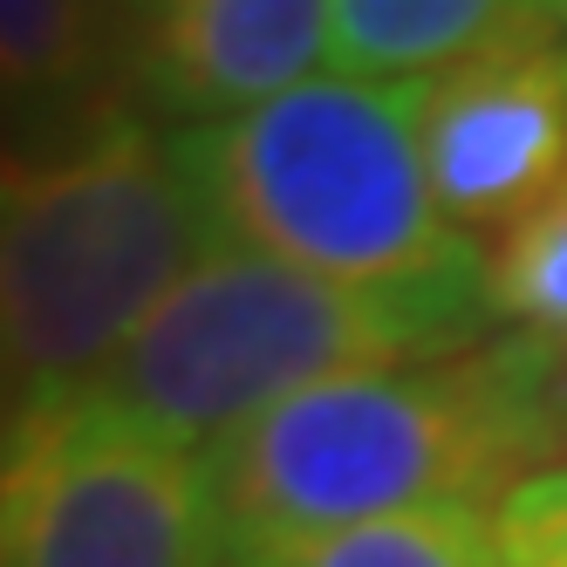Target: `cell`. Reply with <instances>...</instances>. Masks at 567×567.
Wrapping results in <instances>:
<instances>
[{
    "mask_svg": "<svg viewBox=\"0 0 567 567\" xmlns=\"http://www.w3.org/2000/svg\"><path fill=\"white\" fill-rule=\"evenodd\" d=\"M206 452L165 444L90 396L14 411L0 472V567H226Z\"/></svg>",
    "mask_w": 567,
    "mask_h": 567,
    "instance_id": "5",
    "label": "cell"
},
{
    "mask_svg": "<svg viewBox=\"0 0 567 567\" xmlns=\"http://www.w3.org/2000/svg\"><path fill=\"white\" fill-rule=\"evenodd\" d=\"M103 62L96 0H0V110H83Z\"/></svg>",
    "mask_w": 567,
    "mask_h": 567,
    "instance_id": "10",
    "label": "cell"
},
{
    "mask_svg": "<svg viewBox=\"0 0 567 567\" xmlns=\"http://www.w3.org/2000/svg\"><path fill=\"white\" fill-rule=\"evenodd\" d=\"M567 349L499 336L472 355L349 370L206 452L226 547L254 554L362 519L478 506L567 452Z\"/></svg>",
    "mask_w": 567,
    "mask_h": 567,
    "instance_id": "1",
    "label": "cell"
},
{
    "mask_svg": "<svg viewBox=\"0 0 567 567\" xmlns=\"http://www.w3.org/2000/svg\"><path fill=\"white\" fill-rule=\"evenodd\" d=\"M560 28H567V0H560Z\"/></svg>",
    "mask_w": 567,
    "mask_h": 567,
    "instance_id": "16",
    "label": "cell"
},
{
    "mask_svg": "<svg viewBox=\"0 0 567 567\" xmlns=\"http://www.w3.org/2000/svg\"><path fill=\"white\" fill-rule=\"evenodd\" d=\"M493 280L349 288L247 247H219L75 396L165 444L213 452L239 424L329 377L472 355L493 342Z\"/></svg>",
    "mask_w": 567,
    "mask_h": 567,
    "instance_id": "2",
    "label": "cell"
},
{
    "mask_svg": "<svg viewBox=\"0 0 567 567\" xmlns=\"http://www.w3.org/2000/svg\"><path fill=\"white\" fill-rule=\"evenodd\" d=\"M534 34H567L560 0H336V75L424 83Z\"/></svg>",
    "mask_w": 567,
    "mask_h": 567,
    "instance_id": "8",
    "label": "cell"
},
{
    "mask_svg": "<svg viewBox=\"0 0 567 567\" xmlns=\"http://www.w3.org/2000/svg\"><path fill=\"white\" fill-rule=\"evenodd\" d=\"M226 239L172 137L103 116L21 165L0 206V396L28 411L90 390L178 280Z\"/></svg>",
    "mask_w": 567,
    "mask_h": 567,
    "instance_id": "4",
    "label": "cell"
},
{
    "mask_svg": "<svg viewBox=\"0 0 567 567\" xmlns=\"http://www.w3.org/2000/svg\"><path fill=\"white\" fill-rule=\"evenodd\" d=\"M485 280H493V315L513 336L567 349V178L499 233V247L485 254Z\"/></svg>",
    "mask_w": 567,
    "mask_h": 567,
    "instance_id": "11",
    "label": "cell"
},
{
    "mask_svg": "<svg viewBox=\"0 0 567 567\" xmlns=\"http://www.w3.org/2000/svg\"><path fill=\"white\" fill-rule=\"evenodd\" d=\"M165 8H172V0H96V14H103L110 28H124V34H137V42H144V34H151V21L165 14Z\"/></svg>",
    "mask_w": 567,
    "mask_h": 567,
    "instance_id": "13",
    "label": "cell"
},
{
    "mask_svg": "<svg viewBox=\"0 0 567 567\" xmlns=\"http://www.w3.org/2000/svg\"><path fill=\"white\" fill-rule=\"evenodd\" d=\"M560 403H567V383H560Z\"/></svg>",
    "mask_w": 567,
    "mask_h": 567,
    "instance_id": "17",
    "label": "cell"
},
{
    "mask_svg": "<svg viewBox=\"0 0 567 567\" xmlns=\"http://www.w3.org/2000/svg\"><path fill=\"white\" fill-rule=\"evenodd\" d=\"M336 62V0H172L137 42L151 110L219 124Z\"/></svg>",
    "mask_w": 567,
    "mask_h": 567,
    "instance_id": "7",
    "label": "cell"
},
{
    "mask_svg": "<svg viewBox=\"0 0 567 567\" xmlns=\"http://www.w3.org/2000/svg\"><path fill=\"white\" fill-rule=\"evenodd\" d=\"M417 151L458 233H506L567 178V34H534L411 83Z\"/></svg>",
    "mask_w": 567,
    "mask_h": 567,
    "instance_id": "6",
    "label": "cell"
},
{
    "mask_svg": "<svg viewBox=\"0 0 567 567\" xmlns=\"http://www.w3.org/2000/svg\"><path fill=\"white\" fill-rule=\"evenodd\" d=\"M493 534L506 567H567V458L513 485L493 506Z\"/></svg>",
    "mask_w": 567,
    "mask_h": 567,
    "instance_id": "12",
    "label": "cell"
},
{
    "mask_svg": "<svg viewBox=\"0 0 567 567\" xmlns=\"http://www.w3.org/2000/svg\"><path fill=\"white\" fill-rule=\"evenodd\" d=\"M172 151L226 247L349 288L485 280L472 233L437 213L411 83H315L219 124L172 131Z\"/></svg>",
    "mask_w": 567,
    "mask_h": 567,
    "instance_id": "3",
    "label": "cell"
},
{
    "mask_svg": "<svg viewBox=\"0 0 567 567\" xmlns=\"http://www.w3.org/2000/svg\"><path fill=\"white\" fill-rule=\"evenodd\" d=\"M8 444H14V403L0 396V472H8Z\"/></svg>",
    "mask_w": 567,
    "mask_h": 567,
    "instance_id": "15",
    "label": "cell"
},
{
    "mask_svg": "<svg viewBox=\"0 0 567 567\" xmlns=\"http://www.w3.org/2000/svg\"><path fill=\"white\" fill-rule=\"evenodd\" d=\"M21 165H28V157H14L8 144H0V206H8V192H14V178H21Z\"/></svg>",
    "mask_w": 567,
    "mask_h": 567,
    "instance_id": "14",
    "label": "cell"
},
{
    "mask_svg": "<svg viewBox=\"0 0 567 567\" xmlns=\"http://www.w3.org/2000/svg\"><path fill=\"white\" fill-rule=\"evenodd\" d=\"M226 567H506V554L493 534V513L437 506V513L336 526V534H295L254 554H233Z\"/></svg>",
    "mask_w": 567,
    "mask_h": 567,
    "instance_id": "9",
    "label": "cell"
}]
</instances>
